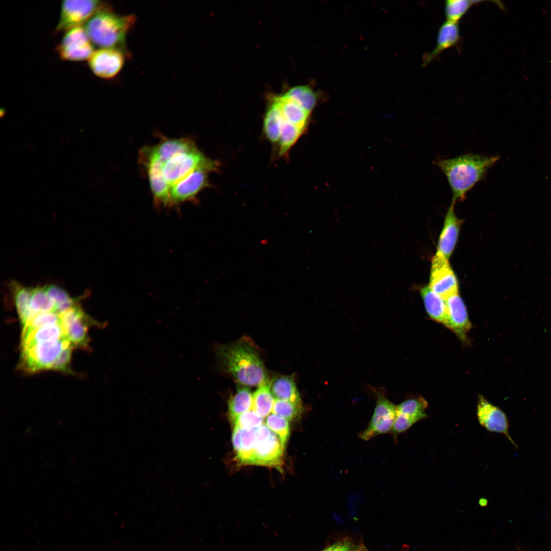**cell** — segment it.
Masks as SVG:
<instances>
[{
	"label": "cell",
	"mask_w": 551,
	"mask_h": 551,
	"mask_svg": "<svg viewBox=\"0 0 551 551\" xmlns=\"http://www.w3.org/2000/svg\"><path fill=\"white\" fill-rule=\"evenodd\" d=\"M499 159L498 155L468 153L439 160L435 164L445 176L452 193V202L456 203L465 199Z\"/></svg>",
	"instance_id": "obj_1"
},
{
	"label": "cell",
	"mask_w": 551,
	"mask_h": 551,
	"mask_svg": "<svg viewBox=\"0 0 551 551\" xmlns=\"http://www.w3.org/2000/svg\"><path fill=\"white\" fill-rule=\"evenodd\" d=\"M220 366L242 386H259L268 382L264 366L251 343L239 341L215 347Z\"/></svg>",
	"instance_id": "obj_2"
},
{
	"label": "cell",
	"mask_w": 551,
	"mask_h": 551,
	"mask_svg": "<svg viewBox=\"0 0 551 551\" xmlns=\"http://www.w3.org/2000/svg\"><path fill=\"white\" fill-rule=\"evenodd\" d=\"M136 21L135 15L117 14L109 6L94 14L84 27L94 46L125 52L127 34Z\"/></svg>",
	"instance_id": "obj_3"
},
{
	"label": "cell",
	"mask_w": 551,
	"mask_h": 551,
	"mask_svg": "<svg viewBox=\"0 0 551 551\" xmlns=\"http://www.w3.org/2000/svg\"><path fill=\"white\" fill-rule=\"evenodd\" d=\"M161 162L163 177L170 189L197 169L211 167L217 170L219 167V163L217 161L206 157L197 147L179 153Z\"/></svg>",
	"instance_id": "obj_4"
},
{
	"label": "cell",
	"mask_w": 551,
	"mask_h": 551,
	"mask_svg": "<svg viewBox=\"0 0 551 551\" xmlns=\"http://www.w3.org/2000/svg\"><path fill=\"white\" fill-rule=\"evenodd\" d=\"M110 6L96 0H66L61 5L60 17L54 32H66L82 26L99 11Z\"/></svg>",
	"instance_id": "obj_5"
},
{
	"label": "cell",
	"mask_w": 551,
	"mask_h": 551,
	"mask_svg": "<svg viewBox=\"0 0 551 551\" xmlns=\"http://www.w3.org/2000/svg\"><path fill=\"white\" fill-rule=\"evenodd\" d=\"M139 160L145 168L155 204L169 207L170 188L163 177L162 162L152 146L142 148L139 153Z\"/></svg>",
	"instance_id": "obj_6"
},
{
	"label": "cell",
	"mask_w": 551,
	"mask_h": 551,
	"mask_svg": "<svg viewBox=\"0 0 551 551\" xmlns=\"http://www.w3.org/2000/svg\"><path fill=\"white\" fill-rule=\"evenodd\" d=\"M70 345V342L63 338L38 343L23 348V364L30 371L52 368L62 349Z\"/></svg>",
	"instance_id": "obj_7"
},
{
	"label": "cell",
	"mask_w": 551,
	"mask_h": 551,
	"mask_svg": "<svg viewBox=\"0 0 551 551\" xmlns=\"http://www.w3.org/2000/svg\"><path fill=\"white\" fill-rule=\"evenodd\" d=\"M65 33L56 48L60 58L68 61H88L95 49L84 26L72 28Z\"/></svg>",
	"instance_id": "obj_8"
},
{
	"label": "cell",
	"mask_w": 551,
	"mask_h": 551,
	"mask_svg": "<svg viewBox=\"0 0 551 551\" xmlns=\"http://www.w3.org/2000/svg\"><path fill=\"white\" fill-rule=\"evenodd\" d=\"M216 171L211 167H201L187 176L170 189L169 207L193 201L204 189L209 186V174Z\"/></svg>",
	"instance_id": "obj_9"
},
{
	"label": "cell",
	"mask_w": 551,
	"mask_h": 551,
	"mask_svg": "<svg viewBox=\"0 0 551 551\" xmlns=\"http://www.w3.org/2000/svg\"><path fill=\"white\" fill-rule=\"evenodd\" d=\"M397 406L382 395L377 398L376 406L371 418L359 437L368 440L376 436L390 432L396 416Z\"/></svg>",
	"instance_id": "obj_10"
},
{
	"label": "cell",
	"mask_w": 551,
	"mask_h": 551,
	"mask_svg": "<svg viewBox=\"0 0 551 551\" xmlns=\"http://www.w3.org/2000/svg\"><path fill=\"white\" fill-rule=\"evenodd\" d=\"M126 52L116 48L95 50L88 60L89 68L96 76L104 79L115 77L122 69Z\"/></svg>",
	"instance_id": "obj_11"
},
{
	"label": "cell",
	"mask_w": 551,
	"mask_h": 551,
	"mask_svg": "<svg viewBox=\"0 0 551 551\" xmlns=\"http://www.w3.org/2000/svg\"><path fill=\"white\" fill-rule=\"evenodd\" d=\"M448 260L437 255L433 258L429 285L444 299L458 292V281Z\"/></svg>",
	"instance_id": "obj_12"
},
{
	"label": "cell",
	"mask_w": 551,
	"mask_h": 551,
	"mask_svg": "<svg viewBox=\"0 0 551 551\" xmlns=\"http://www.w3.org/2000/svg\"><path fill=\"white\" fill-rule=\"evenodd\" d=\"M284 449L279 437L272 432L268 437L258 440L249 465L272 467L281 470Z\"/></svg>",
	"instance_id": "obj_13"
},
{
	"label": "cell",
	"mask_w": 551,
	"mask_h": 551,
	"mask_svg": "<svg viewBox=\"0 0 551 551\" xmlns=\"http://www.w3.org/2000/svg\"><path fill=\"white\" fill-rule=\"evenodd\" d=\"M477 418L480 424L490 432L504 434L516 447L517 444L509 433V421L505 413L483 396L478 398Z\"/></svg>",
	"instance_id": "obj_14"
},
{
	"label": "cell",
	"mask_w": 551,
	"mask_h": 551,
	"mask_svg": "<svg viewBox=\"0 0 551 551\" xmlns=\"http://www.w3.org/2000/svg\"><path fill=\"white\" fill-rule=\"evenodd\" d=\"M428 407L426 400L421 397L406 400L397 405L392 434L396 436L428 417L425 413Z\"/></svg>",
	"instance_id": "obj_15"
},
{
	"label": "cell",
	"mask_w": 551,
	"mask_h": 551,
	"mask_svg": "<svg viewBox=\"0 0 551 551\" xmlns=\"http://www.w3.org/2000/svg\"><path fill=\"white\" fill-rule=\"evenodd\" d=\"M60 324L66 338L72 344L85 346L87 340L86 316L74 305L60 315Z\"/></svg>",
	"instance_id": "obj_16"
},
{
	"label": "cell",
	"mask_w": 551,
	"mask_h": 551,
	"mask_svg": "<svg viewBox=\"0 0 551 551\" xmlns=\"http://www.w3.org/2000/svg\"><path fill=\"white\" fill-rule=\"evenodd\" d=\"M446 317L444 324L462 340L466 339V335L471 327L466 307L458 293L445 299Z\"/></svg>",
	"instance_id": "obj_17"
},
{
	"label": "cell",
	"mask_w": 551,
	"mask_h": 551,
	"mask_svg": "<svg viewBox=\"0 0 551 551\" xmlns=\"http://www.w3.org/2000/svg\"><path fill=\"white\" fill-rule=\"evenodd\" d=\"M455 203H452L445 217L444 223L440 236L437 255L448 260L456 246L459 233L461 220L456 216Z\"/></svg>",
	"instance_id": "obj_18"
},
{
	"label": "cell",
	"mask_w": 551,
	"mask_h": 551,
	"mask_svg": "<svg viewBox=\"0 0 551 551\" xmlns=\"http://www.w3.org/2000/svg\"><path fill=\"white\" fill-rule=\"evenodd\" d=\"M460 40L458 23L447 20L444 22L438 30L435 48L431 52L424 54L422 58V66H425L430 64L445 50L457 46Z\"/></svg>",
	"instance_id": "obj_19"
},
{
	"label": "cell",
	"mask_w": 551,
	"mask_h": 551,
	"mask_svg": "<svg viewBox=\"0 0 551 551\" xmlns=\"http://www.w3.org/2000/svg\"><path fill=\"white\" fill-rule=\"evenodd\" d=\"M258 442L256 428L242 429L234 427L232 443L235 458L241 465H249Z\"/></svg>",
	"instance_id": "obj_20"
},
{
	"label": "cell",
	"mask_w": 551,
	"mask_h": 551,
	"mask_svg": "<svg viewBox=\"0 0 551 551\" xmlns=\"http://www.w3.org/2000/svg\"><path fill=\"white\" fill-rule=\"evenodd\" d=\"M278 105L284 120L304 131L306 128L310 113L291 98L282 95H272L270 97Z\"/></svg>",
	"instance_id": "obj_21"
},
{
	"label": "cell",
	"mask_w": 551,
	"mask_h": 551,
	"mask_svg": "<svg viewBox=\"0 0 551 551\" xmlns=\"http://www.w3.org/2000/svg\"><path fill=\"white\" fill-rule=\"evenodd\" d=\"M284 122V118L278 105L270 98L263 127L264 135L270 142H278Z\"/></svg>",
	"instance_id": "obj_22"
},
{
	"label": "cell",
	"mask_w": 551,
	"mask_h": 551,
	"mask_svg": "<svg viewBox=\"0 0 551 551\" xmlns=\"http://www.w3.org/2000/svg\"><path fill=\"white\" fill-rule=\"evenodd\" d=\"M152 147L159 159L164 162L179 153L192 149L196 146L188 138L163 137L158 144Z\"/></svg>",
	"instance_id": "obj_23"
},
{
	"label": "cell",
	"mask_w": 551,
	"mask_h": 551,
	"mask_svg": "<svg viewBox=\"0 0 551 551\" xmlns=\"http://www.w3.org/2000/svg\"><path fill=\"white\" fill-rule=\"evenodd\" d=\"M270 390L276 399L302 404L293 379L290 376L278 375L269 382Z\"/></svg>",
	"instance_id": "obj_24"
},
{
	"label": "cell",
	"mask_w": 551,
	"mask_h": 551,
	"mask_svg": "<svg viewBox=\"0 0 551 551\" xmlns=\"http://www.w3.org/2000/svg\"><path fill=\"white\" fill-rule=\"evenodd\" d=\"M425 310L434 320L444 325L446 317V305L442 297L434 292L429 286L420 289Z\"/></svg>",
	"instance_id": "obj_25"
},
{
	"label": "cell",
	"mask_w": 551,
	"mask_h": 551,
	"mask_svg": "<svg viewBox=\"0 0 551 551\" xmlns=\"http://www.w3.org/2000/svg\"><path fill=\"white\" fill-rule=\"evenodd\" d=\"M66 338L60 323L49 324L22 334L23 348L35 344Z\"/></svg>",
	"instance_id": "obj_26"
},
{
	"label": "cell",
	"mask_w": 551,
	"mask_h": 551,
	"mask_svg": "<svg viewBox=\"0 0 551 551\" xmlns=\"http://www.w3.org/2000/svg\"><path fill=\"white\" fill-rule=\"evenodd\" d=\"M253 393L247 386L239 387L229 400L228 412L232 421L238 415L252 409Z\"/></svg>",
	"instance_id": "obj_27"
},
{
	"label": "cell",
	"mask_w": 551,
	"mask_h": 551,
	"mask_svg": "<svg viewBox=\"0 0 551 551\" xmlns=\"http://www.w3.org/2000/svg\"><path fill=\"white\" fill-rule=\"evenodd\" d=\"M283 94L294 101L310 114L318 101V94L310 86L306 85L290 87Z\"/></svg>",
	"instance_id": "obj_28"
},
{
	"label": "cell",
	"mask_w": 551,
	"mask_h": 551,
	"mask_svg": "<svg viewBox=\"0 0 551 551\" xmlns=\"http://www.w3.org/2000/svg\"><path fill=\"white\" fill-rule=\"evenodd\" d=\"M269 382L258 386L253 393L252 409L264 418L271 413L276 400L270 390Z\"/></svg>",
	"instance_id": "obj_29"
},
{
	"label": "cell",
	"mask_w": 551,
	"mask_h": 551,
	"mask_svg": "<svg viewBox=\"0 0 551 551\" xmlns=\"http://www.w3.org/2000/svg\"><path fill=\"white\" fill-rule=\"evenodd\" d=\"M54 308V303L47 293L45 287L31 289L30 302V312L28 321L38 313L55 312Z\"/></svg>",
	"instance_id": "obj_30"
},
{
	"label": "cell",
	"mask_w": 551,
	"mask_h": 551,
	"mask_svg": "<svg viewBox=\"0 0 551 551\" xmlns=\"http://www.w3.org/2000/svg\"><path fill=\"white\" fill-rule=\"evenodd\" d=\"M486 1L447 0L445 2L444 13L446 20L458 22L474 5L485 2Z\"/></svg>",
	"instance_id": "obj_31"
},
{
	"label": "cell",
	"mask_w": 551,
	"mask_h": 551,
	"mask_svg": "<svg viewBox=\"0 0 551 551\" xmlns=\"http://www.w3.org/2000/svg\"><path fill=\"white\" fill-rule=\"evenodd\" d=\"M303 131V130L285 120L278 142V155L280 156H285L289 151L290 148L297 142Z\"/></svg>",
	"instance_id": "obj_32"
},
{
	"label": "cell",
	"mask_w": 551,
	"mask_h": 551,
	"mask_svg": "<svg viewBox=\"0 0 551 551\" xmlns=\"http://www.w3.org/2000/svg\"><path fill=\"white\" fill-rule=\"evenodd\" d=\"M47 293L55 304L54 311L61 315L74 306L73 300L68 294L55 285L45 287Z\"/></svg>",
	"instance_id": "obj_33"
},
{
	"label": "cell",
	"mask_w": 551,
	"mask_h": 551,
	"mask_svg": "<svg viewBox=\"0 0 551 551\" xmlns=\"http://www.w3.org/2000/svg\"><path fill=\"white\" fill-rule=\"evenodd\" d=\"M264 424L279 437L282 445L285 447L290 435L288 421L281 416L271 413L265 418Z\"/></svg>",
	"instance_id": "obj_34"
},
{
	"label": "cell",
	"mask_w": 551,
	"mask_h": 551,
	"mask_svg": "<svg viewBox=\"0 0 551 551\" xmlns=\"http://www.w3.org/2000/svg\"><path fill=\"white\" fill-rule=\"evenodd\" d=\"M60 323V315L55 312L38 313L33 316L23 326V333L25 334L42 327Z\"/></svg>",
	"instance_id": "obj_35"
},
{
	"label": "cell",
	"mask_w": 551,
	"mask_h": 551,
	"mask_svg": "<svg viewBox=\"0 0 551 551\" xmlns=\"http://www.w3.org/2000/svg\"><path fill=\"white\" fill-rule=\"evenodd\" d=\"M31 289L19 287L16 289L15 303L21 323L24 326L30 316V302Z\"/></svg>",
	"instance_id": "obj_36"
},
{
	"label": "cell",
	"mask_w": 551,
	"mask_h": 551,
	"mask_svg": "<svg viewBox=\"0 0 551 551\" xmlns=\"http://www.w3.org/2000/svg\"><path fill=\"white\" fill-rule=\"evenodd\" d=\"M302 404L276 399L271 413L281 416L289 421L299 416L302 412Z\"/></svg>",
	"instance_id": "obj_37"
},
{
	"label": "cell",
	"mask_w": 551,
	"mask_h": 551,
	"mask_svg": "<svg viewBox=\"0 0 551 551\" xmlns=\"http://www.w3.org/2000/svg\"><path fill=\"white\" fill-rule=\"evenodd\" d=\"M264 418L253 409L244 412L232 420L234 427L252 429L264 423Z\"/></svg>",
	"instance_id": "obj_38"
},
{
	"label": "cell",
	"mask_w": 551,
	"mask_h": 551,
	"mask_svg": "<svg viewBox=\"0 0 551 551\" xmlns=\"http://www.w3.org/2000/svg\"><path fill=\"white\" fill-rule=\"evenodd\" d=\"M71 345L64 348L52 366V369L66 371L68 368L71 358Z\"/></svg>",
	"instance_id": "obj_39"
},
{
	"label": "cell",
	"mask_w": 551,
	"mask_h": 551,
	"mask_svg": "<svg viewBox=\"0 0 551 551\" xmlns=\"http://www.w3.org/2000/svg\"><path fill=\"white\" fill-rule=\"evenodd\" d=\"M356 545L348 541L336 542L322 551H353Z\"/></svg>",
	"instance_id": "obj_40"
},
{
	"label": "cell",
	"mask_w": 551,
	"mask_h": 551,
	"mask_svg": "<svg viewBox=\"0 0 551 551\" xmlns=\"http://www.w3.org/2000/svg\"><path fill=\"white\" fill-rule=\"evenodd\" d=\"M353 551H368L365 546L361 543L358 545H356L355 548Z\"/></svg>",
	"instance_id": "obj_41"
},
{
	"label": "cell",
	"mask_w": 551,
	"mask_h": 551,
	"mask_svg": "<svg viewBox=\"0 0 551 551\" xmlns=\"http://www.w3.org/2000/svg\"><path fill=\"white\" fill-rule=\"evenodd\" d=\"M517 549H518V551H525V550H524L521 549H520L519 548H517Z\"/></svg>",
	"instance_id": "obj_42"
}]
</instances>
